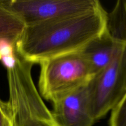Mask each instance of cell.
Segmentation results:
<instances>
[{
	"mask_svg": "<svg viewBox=\"0 0 126 126\" xmlns=\"http://www.w3.org/2000/svg\"><path fill=\"white\" fill-rule=\"evenodd\" d=\"M106 12L100 5L84 13L25 26L15 50L33 64L80 51L104 32Z\"/></svg>",
	"mask_w": 126,
	"mask_h": 126,
	"instance_id": "1",
	"label": "cell"
},
{
	"mask_svg": "<svg viewBox=\"0 0 126 126\" xmlns=\"http://www.w3.org/2000/svg\"><path fill=\"white\" fill-rule=\"evenodd\" d=\"M40 65V94L52 103L86 86L93 77L80 51L55 57Z\"/></svg>",
	"mask_w": 126,
	"mask_h": 126,
	"instance_id": "2",
	"label": "cell"
},
{
	"mask_svg": "<svg viewBox=\"0 0 126 126\" xmlns=\"http://www.w3.org/2000/svg\"><path fill=\"white\" fill-rule=\"evenodd\" d=\"M116 41V51L110 63L86 85L89 108L95 121L111 111L126 93L121 70V54L126 42Z\"/></svg>",
	"mask_w": 126,
	"mask_h": 126,
	"instance_id": "3",
	"label": "cell"
},
{
	"mask_svg": "<svg viewBox=\"0 0 126 126\" xmlns=\"http://www.w3.org/2000/svg\"><path fill=\"white\" fill-rule=\"evenodd\" d=\"M100 5L97 0H0V6L18 17L25 26L84 13Z\"/></svg>",
	"mask_w": 126,
	"mask_h": 126,
	"instance_id": "4",
	"label": "cell"
},
{
	"mask_svg": "<svg viewBox=\"0 0 126 126\" xmlns=\"http://www.w3.org/2000/svg\"><path fill=\"white\" fill-rule=\"evenodd\" d=\"M53 103L51 112L58 126H93L96 122L89 108L86 86Z\"/></svg>",
	"mask_w": 126,
	"mask_h": 126,
	"instance_id": "5",
	"label": "cell"
},
{
	"mask_svg": "<svg viewBox=\"0 0 126 126\" xmlns=\"http://www.w3.org/2000/svg\"><path fill=\"white\" fill-rule=\"evenodd\" d=\"M116 46L117 41L111 38L105 28L100 35L91 40L80 50L90 65L93 76L110 63Z\"/></svg>",
	"mask_w": 126,
	"mask_h": 126,
	"instance_id": "6",
	"label": "cell"
},
{
	"mask_svg": "<svg viewBox=\"0 0 126 126\" xmlns=\"http://www.w3.org/2000/svg\"><path fill=\"white\" fill-rule=\"evenodd\" d=\"M25 27L18 17L0 6V39H7L15 44Z\"/></svg>",
	"mask_w": 126,
	"mask_h": 126,
	"instance_id": "7",
	"label": "cell"
},
{
	"mask_svg": "<svg viewBox=\"0 0 126 126\" xmlns=\"http://www.w3.org/2000/svg\"><path fill=\"white\" fill-rule=\"evenodd\" d=\"M109 126H126V93L111 111Z\"/></svg>",
	"mask_w": 126,
	"mask_h": 126,
	"instance_id": "8",
	"label": "cell"
},
{
	"mask_svg": "<svg viewBox=\"0 0 126 126\" xmlns=\"http://www.w3.org/2000/svg\"><path fill=\"white\" fill-rule=\"evenodd\" d=\"M0 126H13L11 111L7 102L0 98Z\"/></svg>",
	"mask_w": 126,
	"mask_h": 126,
	"instance_id": "9",
	"label": "cell"
},
{
	"mask_svg": "<svg viewBox=\"0 0 126 126\" xmlns=\"http://www.w3.org/2000/svg\"><path fill=\"white\" fill-rule=\"evenodd\" d=\"M121 70L126 88V42L124 44L121 54Z\"/></svg>",
	"mask_w": 126,
	"mask_h": 126,
	"instance_id": "10",
	"label": "cell"
},
{
	"mask_svg": "<svg viewBox=\"0 0 126 126\" xmlns=\"http://www.w3.org/2000/svg\"><path fill=\"white\" fill-rule=\"evenodd\" d=\"M1 39H0V40H1Z\"/></svg>",
	"mask_w": 126,
	"mask_h": 126,
	"instance_id": "11",
	"label": "cell"
}]
</instances>
